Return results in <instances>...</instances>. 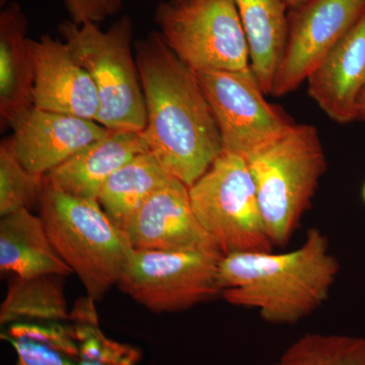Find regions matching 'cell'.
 <instances>
[{
	"instance_id": "obj_3",
	"label": "cell",
	"mask_w": 365,
	"mask_h": 365,
	"mask_svg": "<svg viewBox=\"0 0 365 365\" xmlns=\"http://www.w3.org/2000/svg\"><path fill=\"white\" fill-rule=\"evenodd\" d=\"M39 205L53 247L78 275L88 297L102 300L119 282L133 252L126 232L98 201L76 198L47 184Z\"/></svg>"
},
{
	"instance_id": "obj_6",
	"label": "cell",
	"mask_w": 365,
	"mask_h": 365,
	"mask_svg": "<svg viewBox=\"0 0 365 365\" xmlns=\"http://www.w3.org/2000/svg\"><path fill=\"white\" fill-rule=\"evenodd\" d=\"M201 227L220 253L272 251L256 187L244 158L222 153L189 188Z\"/></svg>"
},
{
	"instance_id": "obj_10",
	"label": "cell",
	"mask_w": 365,
	"mask_h": 365,
	"mask_svg": "<svg viewBox=\"0 0 365 365\" xmlns=\"http://www.w3.org/2000/svg\"><path fill=\"white\" fill-rule=\"evenodd\" d=\"M364 11L365 0H309L288 11L287 46L271 95L280 98L299 88Z\"/></svg>"
},
{
	"instance_id": "obj_25",
	"label": "cell",
	"mask_w": 365,
	"mask_h": 365,
	"mask_svg": "<svg viewBox=\"0 0 365 365\" xmlns=\"http://www.w3.org/2000/svg\"><path fill=\"white\" fill-rule=\"evenodd\" d=\"M71 21L81 25L98 24L119 13L123 6L122 0H61Z\"/></svg>"
},
{
	"instance_id": "obj_2",
	"label": "cell",
	"mask_w": 365,
	"mask_h": 365,
	"mask_svg": "<svg viewBox=\"0 0 365 365\" xmlns=\"http://www.w3.org/2000/svg\"><path fill=\"white\" fill-rule=\"evenodd\" d=\"M339 272L328 237L312 227L299 248L287 253L222 256L218 281L232 306L257 309L267 323L294 325L325 304Z\"/></svg>"
},
{
	"instance_id": "obj_5",
	"label": "cell",
	"mask_w": 365,
	"mask_h": 365,
	"mask_svg": "<svg viewBox=\"0 0 365 365\" xmlns=\"http://www.w3.org/2000/svg\"><path fill=\"white\" fill-rule=\"evenodd\" d=\"M59 32L73 58L97 88L96 122L111 131L143 132L146 108L135 56L132 52L133 21L125 16L106 31L98 24L63 21Z\"/></svg>"
},
{
	"instance_id": "obj_30",
	"label": "cell",
	"mask_w": 365,
	"mask_h": 365,
	"mask_svg": "<svg viewBox=\"0 0 365 365\" xmlns=\"http://www.w3.org/2000/svg\"><path fill=\"white\" fill-rule=\"evenodd\" d=\"M9 0H0V6H1V9H4V7H6L7 4H9Z\"/></svg>"
},
{
	"instance_id": "obj_12",
	"label": "cell",
	"mask_w": 365,
	"mask_h": 365,
	"mask_svg": "<svg viewBox=\"0 0 365 365\" xmlns=\"http://www.w3.org/2000/svg\"><path fill=\"white\" fill-rule=\"evenodd\" d=\"M134 250H220L197 220L189 187L173 178L141 205L125 230Z\"/></svg>"
},
{
	"instance_id": "obj_26",
	"label": "cell",
	"mask_w": 365,
	"mask_h": 365,
	"mask_svg": "<svg viewBox=\"0 0 365 365\" xmlns=\"http://www.w3.org/2000/svg\"><path fill=\"white\" fill-rule=\"evenodd\" d=\"M9 341L16 349L18 354V362L16 365H76V360L66 356V354L49 347L30 340L11 339Z\"/></svg>"
},
{
	"instance_id": "obj_16",
	"label": "cell",
	"mask_w": 365,
	"mask_h": 365,
	"mask_svg": "<svg viewBox=\"0 0 365 365\" xmlns=\"http://www.w3.org/2000/svg\"><path fill=\"white\" fill-rule=\"evenodd\" d=\"M29 21L16 1L0 13V128L34 107V67Z\"/></svg>"
},
{
	"instance_id": "obj_28",
	"label": "cell",
	"mask_w": 365,
	"mask_h": 365,
	"mask_svg": "<svg viewBox=\"0 0 365 365\" xmlns=\"http://www.w3.org/2000/svg\"><path fill=\"white\" fill-rule=\"evenodd\" d=\"M307 1L309 0H283V2L287 4L288 11L297 9V7L302 6V4H307Z\"/></svg>"
},
{
	"instance_id": "obj_23",
	"label": "cell",
	"mask_w": 365,
	"mask_h": 365,
	"mask_svg": "<svg viewBox=\"0 0 365 365\" xmlns=\"http://www.w3.org/2000/svg\"><path fill=\"white\" fill-rule=\"evenodd\" d=\"M72 328L78 345L79 361L103 365H136L140 360L139 350L106 337L98 329V322H74Z\"/></svg>"
},
{
	"instance_id": "obj_29",
	"label": "cell",
	"mask_w": 365,
	"mask_h": 365,
	"mask_svg": "<svg viewBox=\"0 0 365 365\" xmlns=\"http://www.w3.org/2000/svg\"><path fill=\"white\" fill-rule=\"evenodd\" d=\"M76 365H103V364H95V362H90V361H78V364Z\"/></svg>"
},
{
	"instance_id": "obj_1",
	"label": "cell",
	"mask_w": 365,
	"mask_h": 365,
	"mask_svg": "<svg viewBox=\"0 0 365 365\" xmlns=\"http://www.w3.org/2000/svg\"><path fill=\"white\" fill-rule=\"evenodd\" d=\"M146 108L148 150L191 187L222 153V137L196 72L155 31L134 44Z\"/></svg>"
},
{
	"instance_id": "obj_11",
	"label": "cell",
	"mask_w": 365,
	"mask_h": 365,
	"mask_svg": "<svg viewBox=\"0 0 365 365\" xmlns=\"http://www.w3.org/2000/svg\"><path fill=\"white\" fill-rule=\"evenodd\" d=\"M11 127L16 157L26 170L43 177L110 131L93 120L36 107L21 114Z\"/></svg>"
},
{
	"instance_id": "obj_15",
	"label": "cell",
	"mask_w": 365,
	"mask_h": 365,
	"mask_svg": "<svg viewBox=\"0 0 365 365\" xmlns=\"http://www.w3.org/2000/svg\"><path fill=\"white\" fill-rule=\"evenodd\" d=\"M144 153L150 150L143 132L110 130L48 173L45 184L76 198L98 201L108 179Z\"/></svg>"
},
{
	"instance_id": "obj_9",
	"label": "cell",
	"mask_w": 365,
	"mask_h": 365,
	"mask_svg": "<svg viewBox=\"0 0 365 365\" xmlns=\"http://www.w3.org/2000/svg\"><path fill=\"white\" fill-rule=\"evenodd\" d=\"M197 76L220 129L222 153L248 160L297 124L282 108L266 100L252 71Z\"/></svg>"
},
{
	"instance_id": "obj_13",
	"label": "cell",
	"mask_w": 365,
	"mask_h": 365,
	"mask_svg": "<svg viewBox=\"0 0 365 365\" xmlns=\"http://www.w3.org/2000/svg\"><path fill=\"white\" fill-rule=\"evenodd\" d=\"M34 67V107L44 111L97 119V88L64 41L50 35L30 39Z\"/></svg>"
},
{
	"instance_id": "obj_7",
	"label": "cell",
	"mask_w": 365,
	"mask_h": 365,
	"mask_svg": "<svg viewBox=\"0 0 365 365\" xmlns=\"http://www.w3.org/2000/svg\"><path fill=\"white\" fill-rule=\"evenodd\" d=\"M158 33L196 73L252 71L235 0H169L158 4Z\"/></svg>"
},
{
	"instance_id": "obj_8",
	"label": "cell",
	"mask_w": 365,
	"mask_h": 365,
	"mask_svg": "<svg viewBox=\"0 0 365 365\" xmlns=\"http://www.w3.org/2000/svg\"><path fill=\"white\" fill-rule=\"evenodd\" d=\"M217 250H133L117 287L155 313H175L222 294Z\"/></svg>"
},
{
	"instance_id": "obj_4",
	"label": "cell",
	"mask_w": 365,
	"mask_h": 365,
	"mask_svg": "<svg viewBox=\"0 0 365 365\" xmlns=\"http://www.w3.org/2000/svg\"><path fill=\"white\" fill-rule=\"evenodd\" d=\"M269 237L283 248L311 207L327 158L316 127L297 124L246 160Z\"/></svg>"
},
{
	"instance_id": "obj_22",
	"label": "cell",
	"mask_w": 365,
	"mask_h": 365,
	"mask_svg": "<svg viewBox=\"0 0 365 365\" xmlns=\"http://www.w3.org/2000/svg\"><path fill=\"white\" fill-rule=\"evenodd\" d=\"M44 177L33 174L24 167L14 153L11 139L0 145V215L21 209H30L40 202L44 190Z\"/></svg>"
},
{
	"instance_id": "obj_17",
	"label": "cell",
	"mask_w": 365,
	"mask_h": 365,
	"mask_svg": "<svg viewBox=\"0 0 365 365\" xmlns=\"http://www.w3.org/2000/svg\"><path fill=\"white\" fill-rule=\"evenodd\" d=\"M0 271L23 278L73 274L53 247L42 218L26 208L0 220Z\"/></svg>"
},
{
	"instance_id": "obj_31",
	"label": "cell",
	"mask_w": 365,
	"mask_h": 365,
	"mask_svg": "<svg viewBox=\"0 0 365 365\" xmlns=\"http://www.w3.org/2000/svg\"><path fill=\"white\" fill-rule=\"evenodd\" d=\"M361 196H362V200H364V202L365 204V182H364V186H362Z\"/></svg>"
},
{
	"instance_id": "obj_18",
	"label": "cell",
	"mask_w": 365,
	"mask_h": 365,
	"mask_svg": "<svg viewBox=\"0 0 365 365\" xmlns=\"http://www.w3.org/2000/svg\"><path fill=\"white\" fill-rule=\"evenodd\" d=\"M249 48L255 78L266 96L284 53L288 9L283 0H235Z\"/></svg>"
},
{
	"instance_id": "obj_14",
	"label": "cell",
	"mask_w": 365,
	"mask_h": 365,
	"mask_svg": "<svg viewBox=\"0 0 365 365\" xmlns=\"http://www.w3.org/2000/svg\"><path fill=\"white\" fill-rule=\"evenodd\" d=\"M307 93L334 122L357 121L365 86V11L309 74Z\"/></svg>"
},
{
	"instance_id": "obj_20",
	"label": "cell",
	"mask_w": 365,
	"mask_h": 365,
	"mask_svg": "<svg viewBox=\"0 0 365 365\" xmlns=\"http://www.w3.org/2000/svg\"><path fill=\"white\" fill-rule=\"evenodd\" d=\"M44 275L13 277L0 307V325L34 322H64L71 319L61 278Z\"/></svg>"
},
{
	"instance_id": "obj_19",
	"label": "cell",
	"mask_w": 365,
	"mask_h": 365,
	"mask_svg": "<svg viewBox=\"0 0 365 365\" xmlns=\"http://www.w3.org/2000/svg\"><path fill=\"white\" fill-rule=\"evenodd\" d=\"M173 178L150 153H141L108 179L98 202L125 232L141 205Z\"/></svg>"
},
{
	"instance_id": "obj_27",
	"label": "cell",
	"mask_w": 365,
	"mask_h": 365,
	"mask_svg": "<svg viewBox=\"0 0 365 365\" xmlns=\"http://www.w3.org/2000/svg\"><path fill=\"white\" fill-rule=\"evenodd\" d=\"M357 121L365 122V86L357 103Z\"/></svg>"
},
{
	"instance_id": "obj_21",
	"label": "cell",
	"mask_w": 365,
	"mask_h": 365,
	"mask_svg": "<svg viewBox=\"0 0 365 365\" xmlns=\"http://www.w3.org/2000/svg\"><path fill=\"white\" fill-rule=\"evenodd\" d=\"M272 365H365V338L304 334Z\"/></svg>"
},
{
	"instance_id": "obj_24",
	"label": "cell",
	"mask_w": 365,
	"mask_h": 365,
	"mask_svg": "<svg viewBox=\"0 0 365 365\" xmlns=\"http://www.w3.org/2000/svg\"><path fill=\"white\" fill-rule=\"evenodd\" d=\"M4 338L34 341L54 348L71 359L79 361L78 342L72 326L62 325L60 322H34L16 323L7 328Z\"/></svg>"
}]
</instances>
